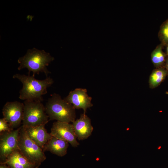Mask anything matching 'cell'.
<instances>
[{
	"mask_svg": "<svg viewBox=\"0 0 168 168\" xmlns=\"http://www.w3.org/2000/svg\"><path fill=\"white\" fill-rule=\"evenodd\" d=\"M54 59L49 53L34 48L28 49L25 55L18 58L17 61L20 65L17 69L20 70L26 68L28 71V75L32 72L34 77L36 74L44 73L47 77L51 73L47 67Z\"/></svg>",
	"mask_w": 168,
	"mask_h": 168,
	"instance_id": "2",
	"label": "cell"
},
{
	"mask_svg": "<svg viewBox=\"0 0 168 168\" xmlns=\"http://www.w3.org/2000/svg\"><path fill=\"white\" fill-rule=\"evenodd\" d=\"M20 128L15 130L0 133V155L5 159L11 154L19 150L18 142Z\"/></svg>",
	"mask_w": 168,
	"mask_h": 168,
	"instance_id": "7",
	"label": "cell"
},
{
	"mask_svg": "<svg viewBox=\"0 0 168 168\" xmlns=\"http://www.w3.org/2000/svg\"><path fill=\"white\" fill-rule=\"evenodd\" d=\"M49 120L69 123L75 120V109L71 104L62 99L58 94L54 93L45 106Z\"/></svg>",
	"mask_w": 168,
	"mask_h": 168,
	"instance_id": "3",
	"label": "cell"
},
{
	"mask_svg": "<svg viewBox=\"0 0 168 168\" xmlns=\"http://www.w3.org/2000/svg\"><path fill=\"white\" fill-rule=\"evenodd\" d=\"M167 76H168V73L164 67L156 68L152 71L149 77L150 88L154 89L158 86Z\"/></svg>",
	"mask_w": 168,
	"mask_h": 168,
	"instance_id": "14",
	"label": "cell"
},
{
	"mask_svg": "<svg viewBox=\"0 0 168 168\" xmlns=\"http://www.w3.org/2000/svg\"><path fill=\"white\" fill-rule=\"evenodd\" d=\"M166 54L167 55V56L168 57V44L166 45Z\"/></svg>",
	"mask_w": 168,
	"mask_h": 168,
	"instance_id": "19",
	"label": "cell"
},
{
	"mask_svg": "<svg viewBox=\"0 0 168 168\" xmlns=\"http://www.w3.org/2000/svg\"><path fill=\"white\" fill-rule=\"evenodd\" d=\"M18 146L21 153L35 166L46 159L43 149L29 137L22 126L20 127Z\"/></svg>",
	"mask_w": 168,
	"mask_h": 168,
	"instance_id": "5",
	"label": "cell"
},
{
	"mask_svg": "<svg viewBox=\"0 0 168 168\" xmlns=\"http://www.w3.org/2000/svg\"><path fill=\"white\" fill-rule=\"evenodd\" d=\"M158 37L161 43L164 46L168 44V19L164 21L161 26Z\"/></svg>",
	"mask_w": 168,
	"mask_h": 168,
	"instance_id": "16",
	"label": "cell"
},
{
	"mask_svg": "<svg viewBox=\"0 0 168 168\" xmlns=\"http://www.w3.org/2000/svg\"><path fill=\"white\" fill-rule=\"evenodd\" d=\"M50 134L52 136L68 142L72 147H77L79 145L73 125L69 123L58 121L54 122Z\"/></svg>",
	"mask_w": 168,
	"mask_h": 168,
	"instance_id": "8",
	"label": "cell"
},
{
	"mask_svg": "<svg viewBox=\"0 0 168 168\" xmlns=\"http://www.w3.org/2000/svg\"><path fill=\"white\" fill-rule=\"evenodd\" d=\"M4 164L11 168H33L35 166L25 157L19 150L13 152L5 159Z\"/></svg>",
	"mask_w": 168,
	"mask_h": 168,
	"instance_id": "13",
	"label": "cell"
},
{
	"mask_svg": "<svg viewBox=\"0 0 168 168\" xmlns=\"http://www.w3.org/2000/svg\"><path fill=\"white\" fill-rule=\"evenodd\" d=\"M35 168H37V167H35Z\"/></svg>",
	"mask_w": 168,
	"mask_h": 168,
	"instance_id": "22",
	"label": "cell"
},
{
	"mask_svg": "<svg viewBox=\"0 0 168 168\" xmlns=\"http://www.w3.org/2000/svg\"><path fill=\"white\" fill-rule=\"evenodd\" d=\"M24 128L29 137L42 149L52 137L47 132L44 125Z\"/></svg>",
	"mask_w": 168,
	"mask_h": 168,
	"instance_id": "11",
	"label": "cell"
},
{
	"mask_svg": "<svg viewBox=\"0 0 168 168\" xmlns=\"http://www.w3.org/2000/svg\"><path fill=\"white\" fill-rule=\"evenodd\" d=\"M166 93L168 95V91H166Z\"/></svg>",
	"mask_w": 168,
	"mask_h": 168,
	"instance_id": "21",
	"label": "cell"
},
{
	"mask_svg": "<svg viewBox=\"0 0 168 168\" xmlns=\"http://www.w3.org/2000/svg\"><path fill=\"white\" fill-rule=\"evenodd\" d=\"M69 143L54 136L52 137L44 146L43 150L50 152L59 156H63L67 153Z\"/></svg>",
	"mask_w": 168,
	"mask_h": 168,
	"instance_id": "12",
	"label": "cell"
},
{
	"mask_svg": "<svg viewBox=\"0 0 168 168\" xmlns=\"http://www.w3.org/2000/svg\"><path fill=\"white\" fill-rule=\"evenodd\" d=\"M24 103L17 101L7 102L4 105L2 113L3 118L12 128L20 125L22 121Z\"/></svg>",
	"mask_w": 168,
	"mask_h": 168,
	"instance_id": "6",
	"label": "cell"
},
{
	"mask_svg": "<svg viewBox=\"0 0 168 168\" xmlns=\"http://www.w3.org/2000/svg\"><path fill=\"white\" fill-rule=\"evenodd\" d=\"M86 89L76 88L70 91L64 100L72 104L75 109H82L86 113L87 109L93 106L92 98L87 93Z\"/></svg>",
	"mask_w": 168,
	"mask_h": 168,
	"instance_id": "9",
	"label": "cell"
},
{
	"mask_svg": "<svg viewBox=\"0 0 168 168\" xmlns=\"http://www.w3.org/2000/svg\"><path fill=\"white\" fill-rule=\"evenodd\" d=\"M164 46L161 43L157 45L151 54L152 63L156 68L164 67L167 56L163 49Z\"/></svg>",
	"mask_w": 168,
	"mask_h": 168,
	"instance_id": "15",
	"label": "cell"
},
{
	"mask_svg": "<svg viewBox=\"0 0 168 168\" xmlns=\"http://www.w3.org/2000/svg\"><path fill=\"white\" fill-rule=\"evenodd\" d=\"M13 78L19 80L22 84L19 91V98L22 100H31L42 102L43 96L47 93V89L54 83L52 78L47 77L42 80H38L30 75L16 74Z\"/></svg>",
	"mask_w": 168,
	"mask_h": 168,
	"instance_id": "1",
	"label": "cell"
},
{
	"mask_svg": "<svg viewBox=\"0 0 168 168\" xmlns=\"http://www.w3.org/2000/svg\"><path fill=\"white\" fill-rule=\"evenodd\" d=\"M22 126L24 128L45 125L49 121L45 106L41 102L26 100L24 102Z\"/></svg>",
	"mask_w": 168,
	"mask_h": 168,
	"instance_id": "4",
	"label": "cell"
},
{
	"mask_svg": "<svg viewBox=\"0 0 168 168\" xmlns=\"http://www.w3.org/2000/svg\"><path fill=\"white\" fill-rule=\"evenodd\" d=\"M164 68L166 70L168 73V57L166 59Z\"/></svg>",
	"mask_w": 168,
	"mask_h": 168,
	"instance_id": "18",
	"label": "cell"
},
{
	"mask_svg": "<svg viewBox=\"0 0 168 168\" xmlns=\"http://www.w3.org/2000/svg\"><path fill=\"white\" fill-rule=\"evenodd\" d=\"M13 130L10 127L9 124L3 118L0 119V132H9Z\"/></svg>",
	"mask_w": 168,
	"mask_h": 168,
	"instance_id": "17",
	"label": "cell"
},
{
	"mask_svg": "<svg viewBox=\"0 0 168 168\" xmlns=\"http://www.w3.org/2000/svg\"><path fill=\"white\" fill-rule=\"evenodd\" d=\"M0 168H8L5 165H1L0 166Z\"/></svg>",
	"mask_w": 168,
	"mask_h": 168,
	"instance_id": "20",
	"label": "cell"
},
{
	"mask_svg": "<svg viewBox=\"0 0 168 168\" xmlns=\"http://www.w3.org/2000/svg\"><path fill=\"white\" fill-rule=\"evenodd\" d=\"M72 125L77 138L79 140L88 138L93 130L91 119L84 113L81 114L79 119L72 123Z\"/></svg>",
	"mask_w": 168,
	"mask_h": 168,
	"instance_id": "10",
	"label": "cell"
}]
</instances>
